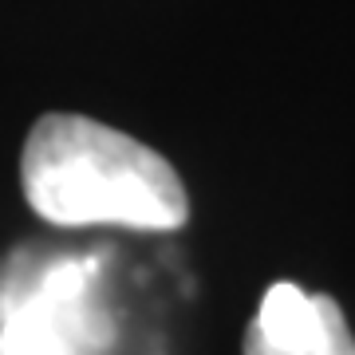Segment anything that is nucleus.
<instances>
[{
    "label": "nucleus",
    "instance_id": "nucleus-1",
    "mask_svg": "<svg viewBox=\"0 0 355 355\" xmlns=\"http://www.w3.org/2000/svg\"><path fill=\"white\" fill-rule=\"evenodd\" d=\"M24 198L51 225H127L170 233L190 217L186 186L146 142L87 114H44L20 158Z\"/></svg>",
    "mask_w": 355,
    "mask_h": 355
},
{
    "label": "nucleus",
    "instance_id": "nucleus-2",
    "mask_svg": "<svg viewBox=\"0 0 355 355\" xmlns=\"http://www.w3.org/2000/svg\"><path fill=\"white\" fill-rule=\"evenodd\" d=\"M245 355H355V336L328 292L277 280L245 328Z\"/></svg>",
    "mask_w": 355,
    "mask_h": 355
}]
</instances>
